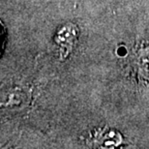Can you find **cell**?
<instances>
[{
	"mask_svg": "<svg viewBox=\"0 0 149 149\" xmlns=\"http://www.w3.org/2000/svg\"><path fill=\"white\" fill-rule=\"evenodd\" d=\"M139 66L141 74L149 79V47L143 49L139 54Z\"/></svg>",
	"mask_w": 149,
	"mask_h": 149,
	"instance_id": "1",
	"label": "cell"
}]
</instances>
